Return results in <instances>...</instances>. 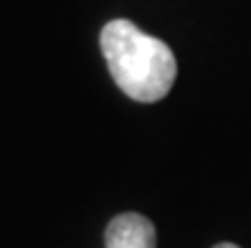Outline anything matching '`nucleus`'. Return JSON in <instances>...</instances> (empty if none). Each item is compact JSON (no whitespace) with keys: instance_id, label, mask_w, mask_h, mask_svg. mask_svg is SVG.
<instances>
[{"instance_id":"nucleus-1","label":"nucleus","mask_w":251,"mask_h":248,"mask_svg":"<svg viewBox=\"0 0 251 248\" xmlns=\"http://www.w3.org/2000/svg\"><path fill=\"white\" fill-rule=\"evenodd\" d=\"M99 46L120 91L132 101L155 104L165 99L178 76V61L165 41L127 21H109L99 33Z\"/></svg>"},{"instance_id":"nucleus-2","label":"nucleus","mask_w":251,"mask_h":248,"mask_svg":"<svg viewBox=\"0 0 251 248\" xmlns=\"http://www.w3.org/2000/svg\"><path fill=\"white\" fill-rule=\"evenodd\" d=\"M107 248H157V233L150 218L140 213L114 215L104 230Z\"/></svg>"},{"instance_id":"nucleus-3","label":"nucleus","mask_w":251,"mask_h":248,"mask_svg":"<svg viewBox=\"0 0 251 248\" xmlns=\"http://www.w3.org/2000/svg\"><path fill=\"white\" fill-rule=\"evenodd\" d=\"M213 248H239V246H236V243H216Z\"/></svg>"}]
</instances>
